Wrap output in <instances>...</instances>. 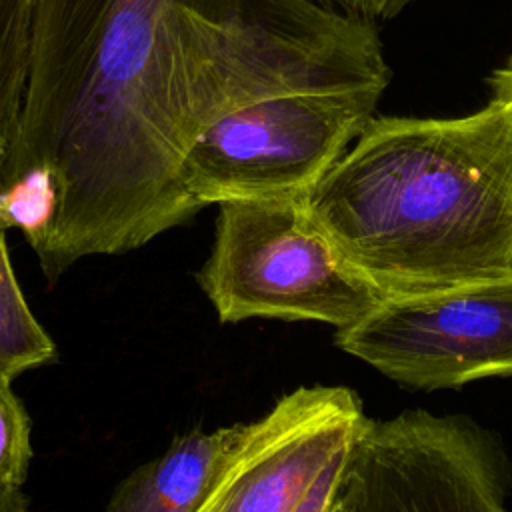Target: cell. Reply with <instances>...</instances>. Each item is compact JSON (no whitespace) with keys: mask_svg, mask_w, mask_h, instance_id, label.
Segmentation results:
<instances>
[{"mask_svg":"<svg viewBox=\"0 0 512 512\" xmlns=\"http://www.w3.org/2000/svg\"><path fill=\"white\" fill-rule=\"evenodd\" d=\"M316 2L350 16L374 20V18L396 16L410 0H316Z\"/></svg>","mask_w":512,"mask_h":512,"instance_id":"obj_14","label":"cell"},{"mask_svg":"<svg viewBox=\"0 0 512 512\" xmlns=\"http://www.w3.org/2000/svg\"><path fill=\"white\" fill-rule=\"evenodd\" d=\"M34 0H0V166L16 136L28 80Z\"/></svg>","mask_w":512,"mask_h":512,"instance_id":"obj_10","label":"cell"},{"mask_svg":"<svg viewBox=\"0 0 512 512\" xmlns=\"http://www.w3.org/2000/svg\"><path fill=\"white\" fill-rule=\"evenodd\" d=\"M370 418L348 386H300L244 424L196 512H292Z\"/></svg>","mask_w":512,"mask_h":512,"instance_id":"obj_7","label":"cell"},{"mask_svg":"<svg viewBox=\"0 0 512 512\" xmlns=\"http://www.w3.org/2000/svg\"><path fill=\"white\" fill-rule=\"evenodd\" d=\"M30 458L28 412L12 384L0 380V490H22Z\"/></svg>","mask_w":512,"mask_h":512,"instance_id":"obj_12","label":"cell"},{"mask_svg":"<svg viewBox=\"0 0 512 512\" xmlns=\"http://www.w3.org/2000/svg\"><path fill=\"white\" fill-rule=\"evenodd\" d=\"M340 480H342V478H340ZM328 512H352V508H350V502H348L346 494L342 492L340 484H338L336 496H334V500H332V504H330V510H328Z\"/></svg>","mask_w":512,"mask_h":512,"instance_id":"obj_17","label":"cell"},{"mask_svg":"<svg viewBox=\"0 0 512 512\" xmlns=\"http://www.w3.org/2000/svg\"><path fill=\"white\" fill-rule=\"evenodd\" d=\"M216 206L214 244L198 284L220 322L276 318L344 328L382 298L310 216L306 196Z\"/></svg>","mask_w":512,"mask_h":512,"instance_id":"obj_3","label":"cell"},{"mask_svg":"<svg viewBox=\"0 0 512 512\" xmlns=\"http://www.w3.org/2000/svg\"><path fill=\"white\" fill-rule=\"evenodd\" d=\"M0 224V380L10 382L56 360V346L34 318L12 270Z\"/></svg>","mask_w":512,"mask_h":512,"instance_id":"obj_9","label":"cell"},{"mask_svg":"<svg viewBox=\"0 0 512 512\" xmlns=\"http://www.w3.org/2000/svg\"><path fill=\"white\" fill-rule=\"evenodd\" d=\"M0 512H26L22 490H0Z\"/></svg>","mask_w":512,"mask_h":512,"instance_id":"obj_16","label":"cell"},{"mask_svg":"<svg viewBox=\"0 0 512 512\" xmlns=\"http://www.w3.org/2000/svg\"><path fill=\"white\" fill-rule=\"evenodd\" d=\"M244 424L214 432L192 428L170 448L138 466L116 488L108 512H196L214 474Z\"/></svg>","mask_w":512,"mask_h":512,"instance_id":"obj_8","label":"cell"},{"mask_svg":"<svg viewBox=\"0 0 512 512\" xmlns=\"http://www.w3.org/2000/svg\"><path fill=\"white\" fill-rule=\"evenodd\" d=\"M340 488L352 512H508L510 464L472 418L406 410L368 420Z\"/></svg>","mask_w":512,"mask_h":512,"instance_id":"obj_5","label":"cell"},{"mask_svg":"<svg viewBox=\"0 0 512 512\" xmlns=\"http://www.w3.org/2000/svg\"><path fill=\"white\" fill-rule=\"evenodd\" d=\"M490 88L492 98L500 100L512 112V60L492 74Z\"/></svg>","mask_w":512,"mask_h":512,"instance_id":"obj_15","label":"cell"},{"mask_svg":"<svg viewBox=\"0 0 512 512\" xmlns=\"http://www.w3.org/2000/svg\"><path fill=\"white\" fill-rule=\"evenodd\" d=\"M306 208L382 298L512 276V112L372 118Z\"/></svg>","mask_w":512,"mask_h":512,"instance_id":"obj_2","label":"cell"},{"mask_svg":"<svg viewBox=\"0 0 512 512\" xmlns=\"http://www.w3.org/2000/svg\"><path fill=\"white\" fill-rule=\"evenodd\" d=\"M374 20L316 0H34L28 80L0 182L44 166L58 190L36 250L56 282L188 222V146L286 92L386 90Z\"/></svg>","mask_w":512,"mask_h":512,"instance_id":"obj_1","label":"cell"},{"mask_svg":"<svg viewBox=\"0 0 512 512\" xmlns=\"http://www.w3.org/2000/svg\"><path fill=\"white\" fill-rule=\"evenodd\" d=\"M58 210V190L44 166L0 182V224L4 230L18 228L36 252L46 240Z\"/></svg>","mask_w":512,"mask_h":512,"instance_id":"obj_11","label":"cell"},{"mask_svg":"<svg viewBox=\"0 0 512 512\" xmlns=\"http://www.w3.org/2000/svg\"><path fill=\"white\" fill-rule=\"evenodd\" d=\"M382 94L286 92L244 104L188 146L184 190L200 210L226 200L308 196L374 118Z\"/></svg>","mask_w":512,"mask_h":512,"instance_id":"obj_4","label":"cell"},{"mask_svg":"<svg viewBox=\"0 0 512 512\" xmlns=\"http://www.w3.org/2000/svg\"><path fill=\"white\" fill-rule=\"evenodd\" d=\"M352 444L338 450L328 460V464L320 470V474L314 478V482L310 484V488L306 490V494L302 496V500L296 504V508L292 512H328L330 510V504L336 496V490H338L340 478L344 474L346 460H348Z\"/></svg>","mask_w":512,"mask_h":512,"instance_id":"obj_13","label":"cell"},{"mask_svg":"<svg viewBox=\"0 0 512 512\" xmlns=\"http://www.w3.org/2000/svg\"><path fill=\"white\" fill-rule=\"evenodd\" d=\"M334 344L414 390L512 376V276L380 298Z\"/></svg>","mask_w":512,"mask_h":512,"instance_id":"obj_6","label":"cell"}]
</instances>
